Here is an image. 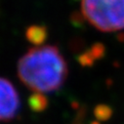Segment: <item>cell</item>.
<instances>
[{
	"label": "cell",
	"instance_id": "277c9868",
	"mask_svg": "<svg viewBox=\"0 0 124 124\" xmlns=\"http://www.w3.org/2000/svg\"><path fill=\"white\" fill-rule=\"evenodd\" d=\"M47 36H48V31L46 26L44 25L33 24L28 26L25 30L26 40L36 46L42 45L46 41Z\"/></svg>",
	"mask_w": 124,
	"mask_h": 124
},
{
	"label": "cell",
	"instance_id": "5b68a950",
	"mask_svg": "<svg viewBox=\"0 0 124 124\" xmlns=\"http://www.w3.org/2000/svg\"><path fill=\"white\" fill-rule=\"evenodd\" d=\"M28 107L33 112H42L48 107V99L41 93H34L28 98Z\"/></svg>",
	"mask_w": 124,
	"mask_h": 124
},
{
	"label": "cell",
	"instance_id": "6da1fadb",
	"mask_svg": "<svg viewBox=\"0 0 124 124\" xmlns=\"http://www.w3.org/2000/svg\"><path fill=\"white\" fill-rule=\"evenodd\" d=\"M18 75L35 93H49L63 86L68 76V66L57 47H35L19 60Z\"/></svg>",
	"mask_w": 124,
	"mask_h": 124
},
{
	"label": "cell",
	"instance_id": "7a4b0ae2",
	"mask_svg": "<svg viewBox=\"0 0 124 124\" xmlns=\"http://www.w3.org/2000/svg\"><path fill=\"white\" fill-rule=\"evenodd\" d=\"M81 12L84 19L101 31L124 28V0H81Z\"/></svg>",
	"mask_w": 124,
	"mask_h": 124
},
{
	"label": "cell",
	"instance_id": "3957f363",
	"mask_svg": "<svg viewBox=\"0 0 124 124\" xmlns=\"http://www.w3.org/2000/svg\"><path fill=\"white\" fill-rule=\"evenodd\" d=\"M20 98L14 85L0 77V121L13 119L20 108Z\"/></svg>",
	"mask_w": 124,
	"mask_h": 124
}]
</instances>
